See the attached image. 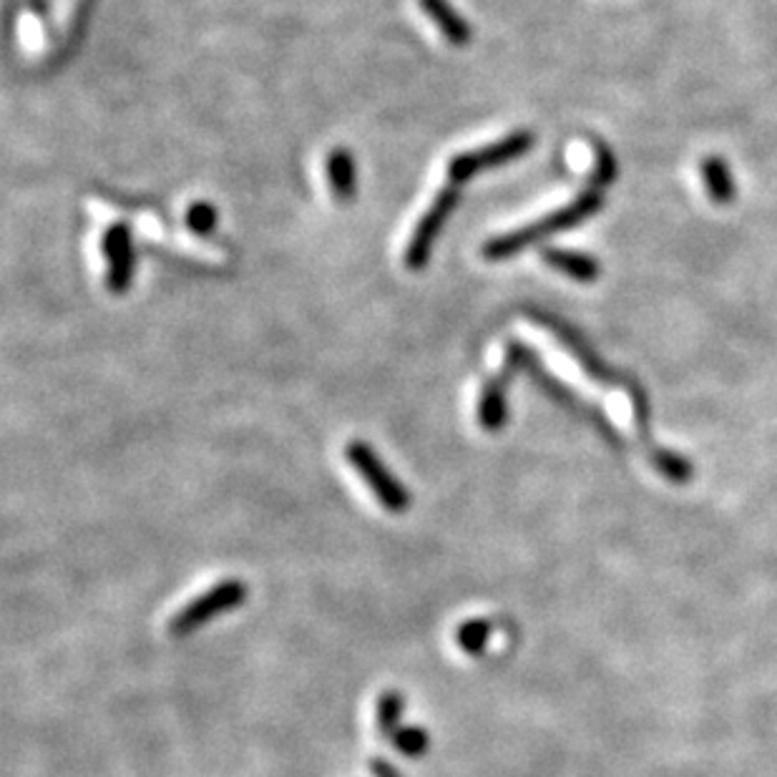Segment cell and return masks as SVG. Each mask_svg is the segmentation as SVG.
Returning <instances> with one entry per match:
<instances>
[{
	"label": "cell",
	"instance_id": "cell-1",
	"mask_svg": "<svg viewBox=\"0 0 777 777\" xmlns=\"http://www.w3.org/2000/svg\"><path fill=\"white\" fill-rule=\"evenodd\" d=\"M602 189H604L602 184L594 181V187L584 191V195L576 197L572 204L562 206V210L551 212L549 216H543V220L534 222V224H526V227L509 231V235L488 239V242L484 245V254L491 262L509 260V258H514V254H518L521 250H526V247L547 239L549 235H556V231L576 227V224H581L584 220H589L591 214H597L599 210H602V204H604Z\"/></svg>",
	"mask_w": 777,
	"mask_h": 777
},
{
	"label": "cell",
	"instance_id": "cell-2",
	"mask_svg": "<svg viewBox=\"0 0 777 777\" xmlns=\"http://www.w3.org/2000/svg\"><path fill=\"white\" fill-rule=\"evenodd\" d=\"M247 594H250V591H247V584L242 579H224L214 584L212 589H206L204 594L191 599L187 606L179 609V612L172 616L170 635L189 637L191 631L206 627L214 616H222L231 612V609L242 606Z\"/></svg>",
	"mask_w": 777,
	"mask_h": 777
},
{
	"label": "cell",
	"instance_id": "cell-3",
	"mask_svg": "<svg viewBox=\"0 0 777 777\" xmlns=\"http://www.w3.org/2000/svg\"><path fill=\"white\" fill-rule=\"evenodd\" d=\"M350 466L358 471V476L365 480L375 499L388 514H405L411 509V491L392 476V471L380 461V455L373 451L365 440H352L346 448Z\"/></svg>",
	"mask_w": 777,
	"mask_h": 777
},
{
	"label": "cell",
	"instance_id": "cell-4",
	"mask_svg": "<svg viewBox=\"0 0 777 777\" xmlns=\"http://www.w3.org/2000/svg\"><path fill=\"white\" fill-rule=\"evenodd\" d=\"M534 147V134L531 131H514L509 134L506 139H499L493 143H488L484 149L466 151V154H455L448 164V179L453 184L468 181L471 176H476L480 172L496 170V166L516 162L518 156H524L526 151H531Z\"/></svg>",
	"mask_w": 777,
	"mask_h": 777
},
{
	"label": "cell",
	"instance_id": "cell-5",
	"mask_svg": "<svg viewBox=\"0 0 777 777\" xmlns=\"http://www.w3.org/2000/svg\"><path fill=\"white\" fill-rule=\"evenodd\" d=\"M526 350L524 346H518V342H511L506 350V367L499 375H493V378L486 380L484 390H480V400H478V426L496 433L506 426L509 418V403H506V390H509V380L511 375H514L516 367H524L526 363Z\"/></svg>",
	"mask_w": 777,
	"mask_h": 777
},
{
	"label": "cell",
	"instance_id": "cell-6",
	"mask_svg": "<svg viewBox=\"0 0 777 777\" xmlns=\"http://www.w3.org/2000/svg\"><path fill=\"white\" fill-rule=\"evenodd\" d=\"M455 204H459V189L446 187L436 197V202L430 204V210L421 216L418 224H415V229H413L411 242H408V250H405L408 270L418 272L426 267L430 260L433 245H436L440 229L446 227V220L455 210Z\"/></svg>",
	"mask_w": 777,
	"mask_h": 777
},
{
	"label": "cell",
	"instance_id": "cell-7",
	"mask_svg": "<svg viewBox=\"0 0 777 777\" xmlns=\"http://www.w3.org/2000/svg\"><path fill=\"white\" fill-rule=\"evenodd\" d=\"M103 254L109 260L106 285L114 294L129 290L134 277V245L129 224H114L103 235Z\"/></svg>",
	"mask_w": 777,
	"mask_h": 777
},
{
	"label": "cell",
	"instance_id": "cell-8",
	"mask_svg": "<svg viewBox=\"0 0 777 777\" xmlns=\"http://www.w3.org/2000/svg\"><path fill=\"white\" fill-rule=\"evenodd\" d=\"M418 5L428 13V18L436 23L440 34H443L453 46L471 43V26L448 0H418Z\"/></svg>",
	"mask_w": 777,
	"mask_h": 777
},
{
	"label": "cell",
	"instance_id": "cell-9",
	"mask_svg": "<svg viewBox=\"0 0 777 777\" xmlns=\"http://www.w3.org/2000/svg\"><path fill=\"white\" fill-rule=\"evenodd\" d=\"M541 260L549 264V267H554L559 272H564L566 277L576 279V283H594L599 277V262L594 258H589V254L581 252H572V250H543Z\"/></svg>",
	"mask_w": 777,
	"mask_h": 777
},
{
	"label": "cell",
	"instance_id": "cell-10",
	"mask_svg": "<svg viewBox=\"0 0 777 777\" xmlns=\"http://www.w3.org/2000/svg\"><path fill=\"white\" fill-rule=\"evenodd\" d=\"M327 179H330L333 197L338 199L340 204L352 202L355 197V162H352V154L348 149H335L330 156H327Z\"/></svg>",
	"mask_w": 777,
	"mask_h": 777
},
{
	"label": "cell",
	"instance_id": "cell-11",
	"mask_svg": "<svg viewBox=\"0 0 777 777\" xmlns=\"http://www.w3.org/2000/svg\"><path fill=\"white\" fill-rule=\"evenodd\" d=\"M702 176L704 187H707L712 202L715 204H730L735 199V181L727 166L719 156H707L702 162Z\"/></svg>",
	"mask_w": 777,
	"mask_h": 777
},
{
	"label": "cell",
	"instance_id": "cell-12",
	"mask_svg": "<svg viewBox=\"0 0 777 777\" xmlns=\"http://www.w3.org/2000/svg\"><path fill=\"white\" fill-rule=\"evenodd\" d=\"M403 712H405V697L396 692V690H388V692H383L378 697V704H375V725H378V732L383 737H390L396 735L400 727V719H403Z\"/></svg>",
	"mask_w": 777,
	"mask_h": 777
},
{
	"label": "cell",
	"instance_id": "cell-13",
	"mask_svg": "<svg viewBox=\"0 0 777 777\" xmlns=\"http://www.w3.org/2000/svg\"><path fill=\"white\" fill-rule=\"evenodd\" d=\"M493 635V624L488 619H468L463 622L459 629H455V644H459L463 652L471 656H478L480 652H486L488 639Z\"/></svg>",
	"mask_w": 777,
	"mask_h": 777
},
{
	"label": "cell",
	"instance_id": "cell-14",
	"mask_svg": "<svg viewBox=\"0 0 777 777\" xmlns=\"http://www.w3.org/2000/svg\"><path fill=\"white\" fill-rule=\"evenodd\" d=\"M390 744L400 752V755L421 757L428 752V732L415 725L400 727V730L390 737Z\"/></svg>",
	"mask_w": 777,
	"mask_h": 777
},
{
	"label": "cell",
	"instance_id": "cell-15",
	"mask_svg": "<svg viewBox=\"0 0 777 777\" xmlns=\"http://www.w3.org/2000/svg\"><path fill=\"white\" fill-rule=\"evenodd\" d=\"M216 210L210 202H197L189 206L187 212V227L195 231V235H210L216 227Z\"/></svg>",
	"mask_w": 777,
	"mask_h": 777
},
{
	"label": "cell",
	"instance_id": "cell-16",
	"mask_svg": "<svg viewBox=\"0 0 777 777\" xmlns=\"http://www.w3.org/2000/svg\"><path fill=\"white\" fill-rule=\"evenodd\" d=\"M654 466L660 468L662 474H667L669 478H675V480H685V478H690V474H692L690 463H687L685 459H679V455H675V453H667V451L654 453Z\"/></svg>",
	"mask_w": 777,
	"mask_h": 777
},
{
	"label": "cell",
	"instance_id": "cell-17",
	"mask_svg": "<svg viewBox=\"0 0 777 777\" xmlns=\"http://www.w3.org/2000/svg\"><path fill=\"white\" fill-rule=\"evenodd\" d=\"M371 770L375 777H400V773L392 767L388 760H383V757H373V763H371Z\"/></svg>",
	"mask_w": 777,
	"mask_h": 777
}]
</instances>
